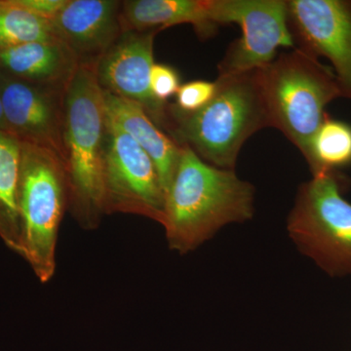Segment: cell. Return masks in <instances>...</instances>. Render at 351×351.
I'll return each instance as SVG.
<instances>
[{"mask_svg":"<svg viewBox=\"0 0 351 351\" xmlns=\"http://www.w3.org/2000/svg\"><path fill=\"white\" fill-rule=\"evenodd\" d=\"M122 32L162 31L182 24L209 38L219 27L216 0H126L120 11Z\"/></svg>","mask_w":351,"mask_h":351,"instance_id":"obj_14","label":"cell"},{"mask_svg":"<svg viewBox=\"0 0 351 351\" xmlns=\"http://www.w3.org/2000/svg\"><path fill=\"white\" fill-rule=\"evenodd\" d=\"M0 131L7 132L5 119H4L3 108H2L1 96H0Z\"/></svg>","mask_w":351,"mask_h":351,"instance_id":"obj_22","label":"cell"},{"mask_svg":"<svg viewBox=\"0 0 351 351\" xmlns=\"http://www.w3.org/2000/svg\"><path fill=\"white\" fill-rule=\"evenodd\" d=\"M217 20L219 27L237 24L242 32L219 64V76L263 68L279 48H295L284 0H217Z\"/></svg>","mask_w":351,"mask_h":351,"instance_id":"obj_8","label":"cell"},{"mask_svg":"<svg viewBox=\"0 0 351 351\" xmlns=\"http://www.w3.org/2000/svg\"><path fill=\"white\" fill-rule=\"evenodd\" d=\"M306 160L313 176L351 164V126L346 122L327 119L314 134Z\"/></svg>","mask_w":351,"mask_h":351,"instance_id":"obj_17","label":"cell"},{"mask_svg":"<svg viewBox=\"0 0 351 351\" xmlns=\"http://www.w3.org/2000/svg\"><path fill=\"white\" fill-rule=\"evenodd\" d=\"M25 8L45 19L52 20L64 8L68 0H18Z\"/></svg>","mask_w":351,"mask_h":351,"instance_id":"obj_21","label":"cell"},{"mask_svg":"<svg viewBox=\"0 0 351 351\" xmlns=\"http://www.w3.org/2000/svg\"><path fill=\"white\" fill-rule=\"evenodd\" d=\"M216 91V82L193 80L184 83L176 94L175 106L182 112H199L213 99Z\"/></svg>","mask_w":351,"mask_h":351,"instance_id":"obj_19","label":"cell"},{"mask_svg":"<svg viewBox=\"0 0 351 351\" xmlns=\"http://www.w3.org/2000/svg\"><path fill=\"white\" fill-rule=\"evenodd\" d=\"M289 25L300 48L330 60L343 95L351 99V3L341 0H290Z\"/></svg>","mask_w":351,"mask_h":351,"instance_id":"obj_11","label":"cell"},{"mask_svg":"<svg viewBox=\"0 0 351 351\" xmlns=\"http://www.w3.org/2000/svg\"><path fill=\"white\" fill-rule=\"evenodd\" d=\"M18 208V255L41 283H48L56 272L58 234L69 209L68 178L61 157L38 145L21 143Z\"/></svg>","mask_w":351,"mask_h":351,"instance_id":"obj_5","label":"cell"},{"mask_svg":"<svg viewBox=\"0 0 351 351\" xmlns=\"http://www.w3.org/2000/svg\"><path fill=\"white\" fill-rule=\"evenodd\" d=\"M121 4L117 0H68L50 20L55 36L80 64H97L123 32Z\"/></svg>","mask_w":351,"mask_h":351,"instance_id":"obj_12","label":"cell"},{"mask_svg":"<svg viewBox=\"0 0 351 351\" xmlns=\"http://www.w3.org/2000/svg\"><path fill=\"white\" fill-rule=\"evenodd\" d=\"M20 163V141L0 131V240L17 255L21 237L18 208Z\"/></svg>","mask_w":351,"mask_h":351,"instance_id":"obj_16","label":"cell"},{"mask_svg":"<svg viewBox=\"0 0 351 351\" xmlns=\"http://www.w3.org/2000/svg\"><path fill=\"white\" fill-rule=\"evenodd\" d=\"M80 64L58 38L0 49V73L41 86L66 89Z\"/></svg>","mask_w":351,"mask_h":351,"instance_id":"obj_13","label":"cell"},{"mask_svg":"<svg viewBox=\"0 0 351 351\" xmlns=\"http://www.w3.org/2000/svg\"><path fill=\"white\" fill-rule=\"evenodd\" d=\"M213 99L199 112H182L169 104L167 134L188 145L205 162L234 170L245 142L271 127L258 69L218 76Z\"/></svg>","mask_w":351,"mask_h":351,"instance_id":"obj_2","label":"cell"},{"mask_svg":"<svg viewBox=\"0 0 351 351\" xmlns=\"http://www.w3.org/2000/svg\"><path fill=\"white\" fill-rule=\"evenodd\" d=\"M337 172L313 176L298 189L287 219L300 251L332 277L351 276V203Z\"/></svg>","mask_w":351,"mask_h":351,"instance_id":"obj_6","label":"cell"},{"mask_svg":"<svg viewBox=\"0 0 351 351\" xmlns=\"http://www.w3.org/2000/svg\"><path fill=\"white\" fill-rule=\"evenodd\" d=\"M55 38L50 20L32 12L18 0H0V49Z\"/></svg>","mask_w":351,"mask_h":351,"instance_id":"obj_18","label":"cell"},{"mask_svg":"<svg viewBox=\"0 0 351 351\" xmlns=\"http://www.w3.org/2000/svg\"><path fill=\"white\" fill-rule=\"evenodd\" d=\"M96 64H80L64 95V164L69 213L94 230L105 216L103 170L107 113Z\"/></svg>","mask_w":351,"mask_h":351,"instance_id":"obj_3","label":"cell"},{"mask_svg":"<svg viewBox=\"0 0 351 351\" xmlns=\"http://www.w3.org/2000/svg\"><path fill=\"white\" fill-rule=\"evenodd\" d=\"M258 73L271 127L306 158L311 138L327 119L325 108L343 96L336 75L300 47L277 55Z\"/></svg>","mask_w":351,"mask_h":351,"instance_id":"obj_4","label":"cell"},{"mask_svg":"<svg viewBox=\"0 0 351 351\" xmlns=\"http://www.w3.org/2000/svg\"><path fill=\"white\" fill-rule=\"evenodd\" d=\"M66 90L32 84L0 73V96L8 133L21 143L49 149L63 162Z\"/></svg>","mask_w":351,"mask_h":351,"instance_id":"obj_10","label":"cell"},{"mask_svg":"<svg viewBox=\"0 0 351 351\" xmlns=\"http://www.w3.org/2000/svg\"><path fill=\"white\" fill-rule=\"evenodd\" d=\"M103 188L106 215H136L162 226L165 191L154 161L108 117Z\"/></svg>","mask_w":351,"mask_h":351,"instance_id":"obj_7","label":"cell"},{"mask_svg":"<svg viewBox=\"0 0 351 351\" xmlns=\"http://www.w3.org/2000/svg\"><path fill=\"white\" fill-rule=\"evenodd\" d=\"M104 101L108 119L128 134L151 157L166 193L179 164L181 145L159 128L138 104L107 91H104Z\"/></svg>","mask_w":351,"mask_h":351,"instance_id":"obj_15","label":"cell"},{"mask_svg":"<svg viewBox=\"0 0 351 351\" xmlns=\"http://www.w3.org/2000/svg\"><path fill=\"white\" fill-rule=\"evenodd\" d=\"M158 32V29L122 32L95 69L104 91L138 104L152 121L167 133L169 104L154 99L149 83L154 64V38Z\"/></svg>","mask_w":351,"mask_h":351,"instance_id":"obj_9","label":"cell"},{"mask_svg":"<svg viewBox=\"0 0 351 351\" xmlns=\"http://www.w3.org/2000/svg\"><path fill=\"white\" fill-rule=\"evenodd\" d=\"M151 91L152 96L161 103L176 96L181 87V78L173 66L154 63L151 71Z\"/></svg>","mask_w":351,"mask_h":351,"instance_id":"obj_20","label":"cell"},{"mask_svg":"<svg viewBox=\"0 0 351 351\" xmlns=\"http://www.w3.org/2000/svg\"><path fill=\"white\" fill-rule=\"evenodd\" d=\"M255 188L234 170L205 162L181 145L177 170L165 193L164 221L168 246L180 255L195 251L230 223L250 221Z\"/></svg>","mask_w":351,"mask_h":351,"instance_id":"obj_1","label":"cell"}]
</instances>
